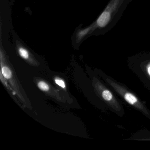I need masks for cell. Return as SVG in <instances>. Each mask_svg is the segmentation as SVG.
Instances as JSON below:
<instances>
[{
	"instance_id": "cell-1",
	"label": "cell",
	"mask_w": 150,
	"mask_h": 150,
	"mask_svg": "<svg viewBox=\"0 0 150 150\" xmlns=\"http://www.w3.org/2000/svg\"><path fill=\"white\" fill-rule=\"evenodd\" d=\"M124 97L126 101L128 102L129 103L132 105H136L138 103L137 99L136 98L135 96L130 93H126L124 94Z\"/></svg>"
},
{
	"instance_id": "cell-5",
	"label": "cell",
	"mask_w": 150,
	"mask_h": 150,
	"mask_svg": "<svg viewBox=\"0 0 150 150\" xmlns=\"http://www.w3.org/2000/svg\"><path fill=\"white\" fill-rule=\"evenodd\" d=\"M38 86L41 90L43 91H48L49 89V86L43 81H40L38 83Z\"/></svg>"
},
{
	"instance_id": "cell-4",
	"label": "cell",
	"mask_w": 150,
	"mask_h": 150,
	"mask_svg": "<svg viewBox=\"0 0 150 150\" xmlns=\"http://www.w3.org/2000/svg\"><path fill=\"white\" fill-rule=\"evenodd\" d=\"M19 52L21 57H22L23 58L27 59L29 57L28 52L25 49L21 48L19 49Z\"/></svg>"
},
{
	"instance_id": "cell-6",
	"label": "cell",
	"mask_w": 150,
	"mask_h": 150,
	"mask_svg": "<svg viewBox=\"0 0 150 150\" xmlns=\"http://www.w3.org/2000/svg\"><path fill=\"white\" fill-rule=\"evenodd\" d=\"M56 83L59 86H61V87L63 88H65V84L63 80L61 79H56L55 80Z\"/></svg>"
},
{
	"instance_id": "cell-2",
	"label": "cell",
	"mask_w": 150,
	"mask_h": 150,
	"mask_svg": "<svg viewBox=\"0 0 150 150\" xmlns=\"http://www.w3.org/2000/svg\"><path fill=\"white\" fill-rule=\"evenodd\" d=\"M102 96L103 99L106 101H110L113 98V96L110 91L105 90L103 92Z\"/></svg>"
},
{
	"instance_id": "cell-7",
	"label": "cell",
	"mask_w": 150,
	"mask_h": 150,
	"mask_svg": "<svg viewBox=\"0 0 150 150\" xmlns=\"http://www.w3.org/2000/svg\"><path fill=\"white\" fill-rule=\"evenodd\" d=\"M148 73H149V74L150 75V67H149V68H148Z\"/></svg>"
},
{
	"instance_id": "cell-3",
	"label": "cell",
	"mask_w": 150,
	"mask_h": 150,
	"mask_svg": "<svg viewBox=\"0 0 150 150\" xmlns=\"http://www.w3.org/2000/svg\"><path fill=\"white\" fill-rule=\"evenodd\" d=\"M2 73L5 78L7 79H10L12 77V73L8 67H4L2 68Z\"/></svg>"
}]
</instances>
